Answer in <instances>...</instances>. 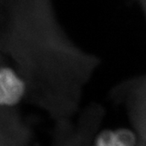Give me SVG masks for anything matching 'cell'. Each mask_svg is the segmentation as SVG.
Listing matches in <instances>:
<instances>
[{
  "instance_id": "1",
  "label": "cell",
  "mask_w": 146,
  "mask_h": 146,
  "mask_svg": "<svg viewBox=\"0 0 146 146\" xmlns=\"http://www.w3.org/2000/svg\"><path fill=\"white\" fill-rule=\"evenodd\" d=\"M0 52L23 87V103L54 124L72 121L102 58L78 43L49 6L22 2L5 11Z\"/></svg>"
}]
</instances>
